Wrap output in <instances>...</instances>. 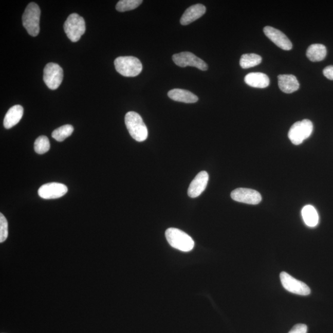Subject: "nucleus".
<instances>
[{
    "label": "nucleus",
    "mask_w": 333,
    "mask_h": 333,
    "mask_svg": "<svg viewBox=\"0 0 333 333\" xmlns=\"http://www.w3.org/2000/svg\"><path fill=\"white\" fill-rule=\"evenodd\" d=\"M125 123L130 135L135 140L142 142L146 140L148 135L147 126L140 114L134 111L126 113Z\"/></svg>",
    "instance_id": "f257e3e1"
},
{
    "label": "nucleus",
    "mask_w": 333,
    "mask_h": 333,
    "mask_svg": "<svg viewBox=\"0 0 333 333\" xmlns=\"http://www.w3.org/2000/svg\"><path fill=\"white\" fill-rule=\"evenodd\" d=\"M165 237L172 248L182 252H190L194 248L192 237L184 231L175 228H170L165 231Z\"/></svg>",
    "instance_id": "f03ea898"
},
{
    "label": "nucleus",
    "mask_w": 333,
    "mask_h": 333,
    "mask_svg": "<svg viewBox=\"0 0 333 333\" xmlns=\"http://www.w3.org/2000/svg\"><path fill=\"white\" fill-rule=\"evenodd\" d=\"M41 11L35 3H30L25 9L23 24L29 35L36 36L40 32V17Z\"/></svg>",
    "instance_id": "7ed1b4c3"
},
{
    "label": "nucleus",
    "mask_w": 333,
    "mask_h": 333,
    "mask_svg": "<svg viewBox=\"0 0 333 333\" xmlns=\"http://www.w3.org/2000/svg\"><path fill=\"white\" fill-rule=\"evenodd\" d=\"M114 65L117 72L127 77L137 76L143 69L141 61L134 57H118L114 61Z\"/></svg>",
    "instance_id": "20e7f679"
},
{
    "label": "nucleus",
    "mask_w": 333,
    "mask_h": 333,
    "mask_svg": "<svg viewBox=\"0 0 333 333\" xmlns=\"http://www.w3.org/2000/svg\"><path fill=\"white\" fill-rule=\"evenodd\" d=\"M64 29L70 41L78 42L85 32L84 18L76 13L71 14L65 22Z\"/></svg>",
    "instance_id": "39448f33"
},
{
    "label": "nucleus",
    "mask_w": 333,
    "mask_h": 333,
    "mask_svg": "<svg viewBox=\"0 0 333 333\" xmlns=\"http://www.w3.org/2000/svg\"><path fill=\"white\" fill-rule=\"evenodd\" d=\"M313 123L310 120L304 119L302 121L295 122L290 128L288 137L292 144L299 145L311 134L313 132Z\"/></svg>",
    "instance_id": "423d86ee"
},
{
    "label": "nucleus",
    "mask_w": 333,
    "mask_h": 333,
    "mask_svg": "<svg viewBox=\"0 0 333 333\" xmlns=\"http://www.w3.org/2000/svg\"><path fill=\"white\" fill-rule=\"evenodd\" d=\"M63 80V70L58 64L50 63L46 65L43 72V80L49 89H57Z\"/></svg>",
    "instance_id": "0eeeda50"
},
{
    "label": "nucleus",
    "mask_w": 333,
    "mask_h": 333,
    "mask_svg": "<svg viewBox=\"0 0 333 333\" xmlns=\"http://www.w3.org/2000/svg\"><path fill=\"white\" fill-rule=\"evenodd\" d=\"M172 60L176 65L181 67H194L203 71L208 69V64L205 61L190 52H181L173 55Z\"/></svg>",
    "instance_id": "6e6552de"
},
{
    "label": "nucleus",
    "mask_w": 333,
    "mask_h": 333,
    "mask_svg": "<svg viewBox=\"0 0 333 333\" xmlns=\"http://www.w3.org/2000/svg\"><path fill=\"white\" fill-rule=\"evenodd\" d=\"M280 280L284 288L293 294L301 295L310 294V289L306 284L296 280L285 271L280 273Z\"/></svg>",
    "instance_id": "1a4fd4ad"
},
{
    "label": "nucleus",
    "mask_w": 333,
    "mask_h": 333,
    "mask_svg": "<svg viewBox=\"0 0 333 333\" xmlns=\"http://www.w3.org/2000/svg\"><path fill=\"white\" fill-rule=\"evenodd\" d=\"M231 197L235 201L252 205H258L262 200L258 191L249 188H237L231 192Z\"/></svg>",
    "instance_id": "9d476101"
},
{
    "label": "nucleus",
    "mask_w": 333,
    "mask_h": 333,
    "mask_svg": "<svg viewBox=\"0 0 333 333\" xmlns=\"http://www.w3.org/2000/svg\"><path fill=\"white\" fill-rule=\"evenodd\" d=\"M68 188L66 185L60 183H46L39 188V195L43 199H58L63 197L67 193Z\"/></svg>",
    "instance_id": "9b49d317"
},
{
    "label": "nucleus",
    "mask_w": 333,
    "mask_h": 333,
    "mask_svg": "<svg viewBox=\"0 0 333 333\" xmlns=\"http://www.w3.org/2000/svg\"><path fill=\"white\" fill-rule=\"evenodd\" d=\"M264 32L265 35L279 48L286 51L291 50L292 49L291 42L285 34L281 32L280 30L274 29L272 27L267 26L264 27Z\"/></svg>",
    "instance_id": "f8f14e48"
},
{
    "label": "nucleus",
    "mask_w": 333,
    "mask_h": 333,
    "mask_svg": "<svg viewBox=\"0 0 333 333\" xmlns=\"http://www.w3.org/2000/svg\"><path fill=\"white\" fill-rule=\"evenodd\" d=\"M209 181V175L206 171H201L191 181L188 188V194L191 198H195L205 190Z\"/></svg>",
    "instance_id": "ddd939ff"
},
{
    "label": "nucleus",
    "mask_w": 333,
    "mask_h": 333,
    "mask_svg": "<svg viewBox=\"0 0 333 333\" xmlns=\"http://www.w3.org/2000/svg\"><path fill=\"white\" fill-rule=\"evenodd\" d=\"M206 8L201 4L190 6L184 12L180 20V23L183 26L193 23L206 13Z\"/></svg>",
    "instance_id": "4468645a"
},
{
    "label": "nucleus",
    "mask_w": 333,
    "mask_h": 333,
    "mask_svg": "<svg viewBox=\"0 0 333 333\" xmlns=\"http://www.w3.org/2000/svg\"><path fill=\"white\" fill-rule=\"evenodd\" d=\"M24 109L21 105H15L6 114L3 124L6 128L9 129L17 125L23 116Z\"/></svg>",
    "instance_id": "2eb2a0df"
},
{
    "label": "nucleus",
    "mask_w": 333,
    "mask_h": 333,
    "mask_svg": "<svg viewBox=\"0 0 333 333\" xmlns=\"http://www.w3.org/2000/svg\"><path fill=\"white\" fill-rule=\"evenodd\" d=\"M279 88L285 94H292L298 90L300 85L297 78L293 75H280L278 76Z\"/></svg>",
    "instance_id": "dca6fc26"
},
{
    "label": "nucleus",
    "mask_w": 333,
    "mask_h": 333,
    "mask_svg": "<svg viewBox=\"0 0 333 333\" xmlns=\"http://www.w3.org/2000/svg\"><path fill=\"white\" fill-rule=\"evenodd\" d=\"M245 81L247 85L254 88H265L270 84V79L264 73L252 72L245 77Z\"/></svg>",
    "instance_id": "f3484780"
},
{
    "label": "nucleus",
    "mask_w": 333,
    "mask_h": 333,
    "mask_svg": "<svg viewBox=\"0 0 333 333\" xmlns=\"http://www.w3.org/2000/svg\"><path fill=\"white\" fill-rule=\"evenodd\" d=\"M168 97L172 100L184 103H194L198 101L197 96L183 89H173L168 92Z\"/></svg>",
    "instance_id": "a211bd4d"
},
{
    "label": "nucleus",
    "mask_w": 333,
    "mask_h": 333,
    "mask_svg": "<svg viewBox=\"0 0 333 333\" xmlns=\"http://www.w3.org/2000/svg\"><path fill=\"white\" fill-rule=\"evenodd\" d=\"M302 216L305 224L309 227H316L319 221V216L316 208L311 205L304 207L302 210Z\"/></svg>",
    "instance_id": "6ab92c4d"
},
{
    "label": "nucleus",
    "mask_w": 333,
    "mask_h": 333,
    "mask_svg": "<svg viewBox=\"0 0 333 333\" xmlns=\"http://www.w3.org/2000/svg\"><path fill=\"white\" fill-rule=\"evenodd\" d=\"M327 53L325 45L322 44H313L308 48L306 55L311 61H322L326 58Z\"/></svg>",
    "instance_id": "aec40b11"
},
{
    "label": "nucleus",
    "mask_w": 333,
    "mask_h": 333,
    "mask_svg": "<svg viewBox=\"0 0 333 333\" xmlns=\"http://www.w3.org/2000/svg\"><path fill=\"white\" fill-rule=\"evenodd\" d=\"M261 62V55L254 53L245 54L240 57L239 64L243 69H249L258 66Z\"/></svg>",
    "instance_id": "412c9836"
},
{
    "label": "nucleus",
    "mask_w": 333,
    "mask_h": 333,
    "mask_svg": "<svg viewBox=\"0 0 333 333\" xmlns=\"http://www.w3.org/2000/svg\"><path fill=\"white\" fill-rule=\"evenodd\" d=\"M73 127L71 125H65L54 130L52 133V137L54 140L61 142L72 134Z\"/></svg>",
    "instance_id": "4be33fe9"
},
{
    "label": "nucleus",
    "mask_w": 333,
    "mask_h": 333,
    "mask_svg": "<svg viewBox=\"0 0 333 333\" xmlns=\"http://www.w3.org/2000/svg\"><path fill=\"white\" fill-rule=\"evenodd\" d=\"M142 3V0H121L117 3L116 9L119 12L133 10L138 8Z\"/></svg>",
    "instance_id": "5701e85b"
},
{
    "label": "nucleus",
    "mask_w": 333,
    "mask_h": 333,
    "mask_svg": "<svg viewBox=\"0 0 333 333\" xmlns=\"http://www.w3.org/2000/svg\"><path fill=\"white\" fill-rule=\"evenodd\" d=\"M50 149L49 139L46 136H40L34 143V150L37 154H43Z\"/></svg>",
    "instance_id": "b1692460"
},
{
    "label": "nucleus",
    "mask_w": 333,
    "mask_h": 333,
    "mask_svg": "<svg viewBox=\"0 0 333 333\" xmlns=\"http://www.w3.org/2000/svg\"><path fill=\"white\" fill-rule=\"evenodd\" d=\"M8 236V224L5 216L0 214V243L4 242Z\"/></svg>",
    "instance_id": "393cba45"
},
{
    "label": "nucleus",
    "mask_w": 333,
    "mask_h": 333,
    "mask_svg": "<svg viewBox=\"0 0 333 333\" xmlns=\"http://www.w3.org/2000/svg\"><path fill=\"white\" fill-rule=\"evenodd\" d=\"M307 326L304 324H298L293 326L288 333H307Z\"/></svg>",
    "instance_id": "a878e982"
},
{
    "label": "nucleus",
    "mask_w": 333,
    "mask_h": 333,
    "mask_svg": "<svg viewBox=\"0 0 333 333\" xmlns=\"http://www.w3.org/2000/svg\"><path fill=\"white\" fill-rule=\"evenodd\" d=\"M323 75L327 79L333 80V66H327L323 70Z\"/></svg>",
    "instance_id": "bb28decb"
}]
</instances>
